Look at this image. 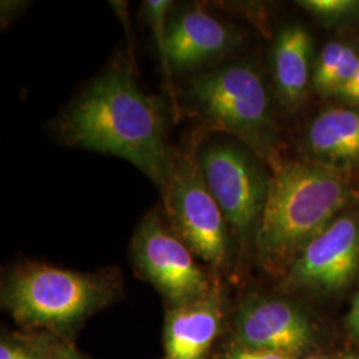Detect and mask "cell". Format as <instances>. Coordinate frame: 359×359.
<instances>
[{
	"label": "cell",
	"mask_w": 359,
	"mask_h": 359,
	"mask_svg": "<svg viewBox=\"0 0 359 359\" xmlns=\"http://www.w3.org/2000/svg\"><path fill=\"white\" fill-rule=\"evenodd\" d=\"M56 132L71 147L128 161L164 189L175 151L163 107L139 86L128 62L120 59L93 79L59 117Z\"/></svg>",
	"instance_id": "6da1fadb"
},
{
	"label": "cell",
	"mask_w": 359,
	"mask_h": 359,
	"mask_svg": "<svg viewBox=\"0 0 359 359\" xmlns=\"http://www.w3.org/2000/svg\"><path fill=\"white\" fill-rule=\"evenodd\" d=\"M346 180L321 163L281 164L270 177L257 226V257L262 269L283 278L295 258L350 201Z\"/></svg>",
	"instance_id": "7a4b0ae2"
},
{
	"label": "cell",
	"mask_w": 359,
	"mask_h": 359,
	"mask_svg": "<svg viewBox=\"0 0 359 359\" xmlns=\"http://www.w3.org/2000/svg\"><path fill=\"white\" fill-rule=\"evenodd\" d=\"M123 294V277L115 268L75 271L39 262L8 270L0 304L23 330H46L75 341L90 317Z\"/></svg>",
	"instance_id": "3957f363"
},
{
	"label": "cell",
	"mask_w": 359,
	"mask_h": 359,
	"mask_svg": "<svg viewBox=\"0 0 359 359\" xmlns=\"http://www.w3.org/2000/svg\"><path fill=\"white\" fill-rule=\"evenodd\" d=\"M193 109L208 129L225 130L280 167L274 149V118L269 90L252 65H226L194 79Z\"/></svg>",
	"instance_id": "277c9868"
},
{
	"label": "cell",
	"mask_w": 359,
	"mask_h": 359,
	"mask_svg": "<svg viewBox=\"0 0 359 359\" xmlns=\"http://www.w3.org/2000/svg\"><path fill=\"white\" fill-rule=\"evenodd\" d=\"M200 142L197 136L175 152L173 167L161 191L163 213L180 240L218 276L231 264V241L228 224L200 164Z\"/></svg>",
	"instance_id": "5b68a950"
},
{
	"label": "cell",
	"mask_w": 359,
	"mask_h": 359,
	"mask_svg": "<svg viewBox=\"0 0 359 359\" xmlns=\"http://www.w3.org/2000/svg\"><path fill=\"white\" fill-rule=\"evenodd\" d=\"M132 265L142 280L164 298L167 308H177L205 297L217 274L196 262L194 255L168 225L154 206L144 217L130 241Z\"/></svg>",
	"instance_id": "8992f818"
},
{
	"label": "cell",
	"mask_w": 359,
	"mask_h": 359,
	"mask_svg": "<svg viewBox=\"0 0 359 359\" xmlns=\"http://www.w3.org/2000/svg\"><path fill=\"white\" fill-rule=\"evenodd\" d=\"M200 164L228 226L240 238L253 229L256 234L270 184L262 168L229 142H206L200 149Z\"/></svg>",
	"instance_id": "52a82bcc"
},
{
	"label": "cell",
	"mask_w": 359,
	"mask_h": 359,
	"mask_svg": "<svg viewBox=\"0 0 359 359\" xmlns=\"http://www.w3.org/2000/svg\"><path fill=\"white\" fill-rule=\"evenodd\" d=\"M231 326V347L301 359L317 345L316 327L308 313L283 297L248 295L236 310Z\"/></svg>",
	"instance_id": "ba28073f"
},
{
	"label": "cell",
	"mask_w": 359,
	"mask_h": 359,
	"mask_svg": "<svg viewBox=\"0 0 359 359\" xmlns=\"http://www.w3.org/2000/svg\"><path fill=\"white\" fill-rule=\"evenodd\" d=\"M359 273V218L344 215L322 231L285 273L283 293L330 294L344 290Z\"/></svg>",
	"instance_id": "9c48e42d"
},
{
	"label": "cell",
	"mask_w": 359,
	"mask_h": 359,
	"mask_svg": "<svg viewBox=\"0 0 359 359\" xmlns=\"http://www.w3.org/2000/svg\"><path fill=\"white\" fill-rule=\"evenodd\" d=\"M225 321V293L219 281L203 298L167 308L164 359H208Z\"/></svg>",
	"instance_id": "30bf717a"
},
{
	"label": "cell",
	"mask_w": 359,
	"mask_h": 359,
	"mask_svg": "<svg viewBox=\"0 0 359 359\" xmlns=\"http://www.w3.org/2000/svg\"><path fill=\"white\" fill-rule=\"evenodd\" d=\"M237 39L231 26L203 7H191L175 15L167 26L169 65L179 72L191 71L226 53Z\"/></svg>",
	"instance_id": "8fae6325"
},
{
	"label": "cell",
	"mask_w": 359,
	"mask_h": 359,
	"mask_svg": "<svg viewBox=\"0 0 359 359\" xmlns=\"http://www.w3.org/2000/svg\"><path fill=\"white\" fill-rule=\"evenodd\" d=\"M313 40L305 27L290 25L280 31L273 48V75L280 102L294 109L306 96L310 83Z\"/></svg>",
	"instance_id": "7c38bea8"
},
{
	"label": "cell",
	"mask_w": 359,
	"mask_h": 359,
	"mask_svg": "<svg viewBox=\"0 0 359 359\" xmlns=\"http://www.w3.org/2000/svg\"><path fill=\"white\" fill-rule=\"evenodd\" d=\"M306 145L321 164L333 167L359 163V111H325L310 124Z\"/></svg>",
	"instance_id": "4fadbf2b"
},
{
	"label": "cell",
	"mask_w": 359,
	"mask_h": 359,
	"mask_svg": "<svg viewBox=\"0 0 359 359\" xmlns=\"http://www.w3.org/2000/svg\"><path fill=\"white\" fill-rule=\"evenodd\" d=\"M359 67V52L345 41H329L322 50L311 77L313 87L323 96L338 95L355 75Z\"/></svg>",
	"instance_id": "5bb4252c"
},
{
	"label": "cell",
	"mask_w": 359,
	"mask_h": 359,
	"mask_svg": "<svg viewBox=\"0 0 359 359\" xmlns=\"http://www.w3.org/2000/svg\"><path fill=\"white\" fill-rule=\"evenodd\" d=\"M40 359H90L79 351L74 341L46 330H22Z\"/></svg>",
	"instance_id": "9a60e30c"
},
{
	"label": "cell",
	"mask_w": 359,
	"mask_h": 359,
	"mask_svg": "<svg viewBox=\"0 0 359 359\" xmlns=\"http://www.w3.org/2000/svg\"><path fill=\"white\" fill-rule=\"evenodd\" d=\"M298 4L327 25L342 23L359 15L357 0H304Z\"/></svg>",
	"instance_id": "2e32d148"
},
{
	"label": "cell",
	"mask_w": 359,
	"mask_h": 359,
	"mask_svg": "<svg viewBox=\"0 0 359 359\" xmlns=\"http://www.w3.org/2000/svg\"><path fill=\"white\" fill-rule=\"evenodd\" d=\"M0 359H40L20 332H6L0 338Z\"/></svg>",
	"instance_id": "e0dca14e"
},
{
	"label": "cell",
	"mask_w": 359,
	"mask_h": 359,
	"mask_svg": "<svg viewBox=\"0 0 359 359\" xmlns=\"http://www.w3.org/2000/svg\"><path fill=\"white\" fill-rule=\"evenodd\" d=\"M219 359H294L283 354L256 350V348H245V347H229V350Z\"/></svg>",
	"instance_id": "ac0fdd59"
},
{
	"label": "cell",
	"mask_w": 359,
	"mask_h": 359,
	"mask_svg": "<svg viewBox=\"0 0 359 359\" xmlns=\"http://www.w3.org/2000/svg\"><path fill=\"white\" fill-rule=\"evenodd\" d=\"M341 99H344L345 102L354 105H359V67L355 72V75L353 79L347 83L346 86L342 90L338 92V95Z\"/></svg>",
	"instance_id": "d6986e66"
},
{
	"label": "cell",
	"mask_w": 359,
	"mask_h": 359,
	"mask_svg": "<svg viewBox=\"0 0 359 359\" xmlns=\"http://www.w3.org/2000/svg\"><path fill=\"white\" fill-rule=\"evenodd\" d=\"M347 325H348V330L359 342V292L353 299V305L347 317Z\"/></svg>",
	"instance_id": "ffe728a7"
},
{
	"label": "cell",
	"mask_w": 359,
	"mask_h": 359,
	"mask_svg": "<svg viewBox=\"0 0 359 359\" xmlns=\"http://www.w3.org/2000/svg\"><path fill=\"white\" fill-rule=\"evenodd\" d=\"M301 359H325L321 358V357H317V355H308V357H304V358Z\"/></svg>",
	"instance_id": "44dd1931"
},
{
	"label": "cell",
	"mask_w": 359,
	"mask_h": 359,
	"mask_svg": "<svg viewBox=\"0 0 359 359\" xmlns=\"http://www.w3.org/2000/svg\"><path fill=\"white\" fill-rule=\"evenodd\" d=\"M342 359H359V357H357V355H346Z\"/></svg>",
	"instance_id": "7402d4cb"
}]
</instances>
